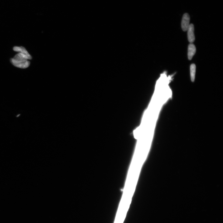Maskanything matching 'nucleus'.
Listing matches in <instances>:
<instances>
[{
    "label": "nucleus",
    "instance_id": "39448f33",
    "mask_svg": "<svg viewBox=\"0 0 223 223\" xmlns=\"http://www.w3.org/2000/svg\"><path fill=\"white\" fill-rule=\"evenodd\" d=\"M14 51L20 53L27 56L29 59L31 60L32 59V56L28 53V52L24 47L23 46H14L13 48Z\"/></svg>",
    "mask_w": 223,
    "mask_h": 223
},
{
    "label": "nucleus",
    "instance_id": "f03ea898",
    "mask_svg": "<svg viewBox=\"0 0 223 223\" xmlns=\"http://www.w3.org/2000/svg\"><path fill=\"white\" fill-rule=\"evenodd\" d=\"M190 16L187 13L183 16L181 22L182 28L184 31H187L190 25Z\"/></svg>",
    "mask_w": 223,
    "mask_h": 223
},
{
    "label": "nucleus",
    "instance_id": "20e7f679",
    "mask_svg": "<svg viewBox=\"0 0 223 223\" xmlns=\"http://www.w3.org/2000/svg\"><path fill=\"white\" fill-rule=\"evenodd\" d=\"M196 51V49L195 45L192 43L190 44L189 46L188 50V57L189 60L192 59Z\"/></svg>",
    "mask_w": 223,
    "mask_h": 223
},
{
    "label": "nucleus",
    "instance_id": "7ed1b4c3",
    "mask_svg": "<svg viewBox=\"0 0 223 223\" xmlns=\"http://www.w3.org/2000/svg\"><path fill=\"white\" fill-rule=\"evenodd\" d=\"M187 31L188 39L189 42L192 43L195 40L194 26L192 24H190Z\"/></svg>",
    "mask_w": 223,
    "mask_h": 223
},
{
    "label": "nucleus",
    "instance_id": "f257e3e1",
    "mask_svg": "<svg viewBox=\"0 0 223 223\" xmlns=\"http://www.w3.org/2000/svg\"><path fill=\"white\" fill-rule=\"evenodd\" d=\"M11 62L15 67L21 69H26L30 65V62L27 60L16 61L11 59Z\"/></svg>",
    "mask_w": 223,
    "mask_h": 223
},
{
    "label": "nucleus",
    "instance_id": "423d86ee",
    "mask_svg": "<svg viewBox=\"0 0 223 223\" xmlns=\"http://www.w3.org/2000/svg\"><path fill=\"white\" fill-rule=\"evenodd\" d=\"M190 75L191 80L194 81L196 72V66L194 64H192L190 67Z\"/></svg>",
    "mask_w": 223,
    "mask_h": 223
}]
</instances>
